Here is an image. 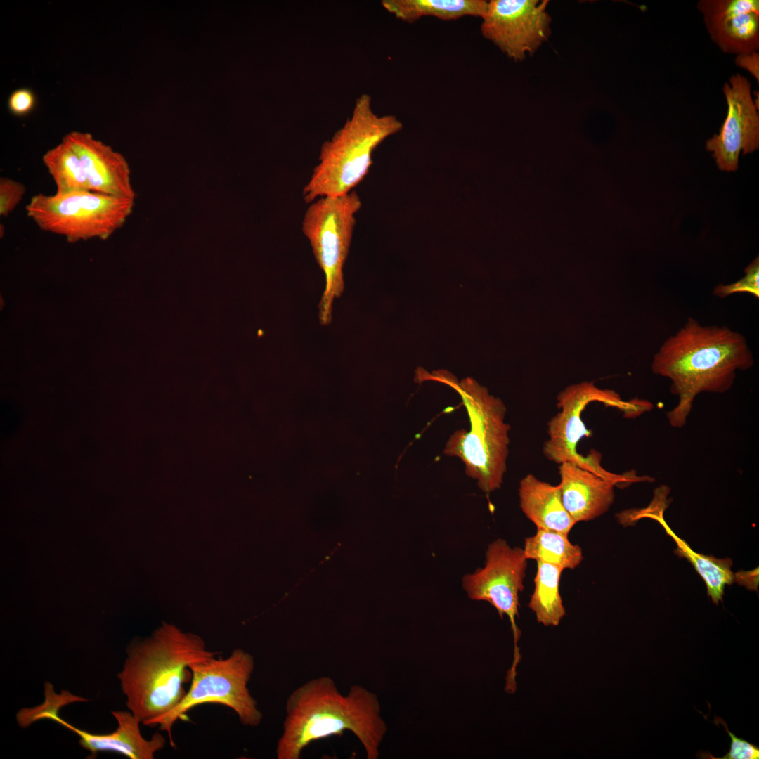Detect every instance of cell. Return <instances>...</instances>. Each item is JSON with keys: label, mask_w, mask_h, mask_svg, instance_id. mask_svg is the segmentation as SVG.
Returning <instances> with one entry per match:
<instances>
[{"label": "cell", "mask_w": 759, "mask_h": 759, "mask_svg": "<svg viewBox=\"0 0 759 759\" xmlns=\"http://www.w3.org/2000/svg\"><path fill=\"white\" fill-rule=\"evenodd\" d=\"M36 105V96L28 88H19L13 91L8 99L9 111L16 116L30 113Z\"/></svg>", "instance_id": "cell-27"}, {"label": "cell", "mask_w": 759, "mask_h": 759, "mask_svg": "<svg viewBox=\"0 0 759 759\" xmlns=\"http://www.w3.org/2000/svg\"><path fill=\"white\" fill-rule=\"evenodd\" d=\"M56 186V195L91 191L81 160L64 138L42 157Z\"/></svg>", "instance_id": "cell-22"}, {"label": "cell", "mask_w": 759, "mask_h": 759, "mask_svg": "<svg viewBox=\"0 0 759 759\" xmlns=\"http://www.w3.org/2000/svg\"><path fill=\"white\" fill-rule=\"evenodd\" d=\"M189 689L181 702L157 719L154 726L167 732L174 745L171 732L176 722L193 708L205 703H218L235 713L244 726L256 727L263 719L248 683L254 670V659L248 651L235 649L226 658H216L190 666Z\"/></svg>", "instance_id": "cell-6"}, {"label": "cell", "mask_w": 759, "mask_h": 759, "mask_svg": "<svg viewBox=\"0 0 759 759\" xmlns=\"http://www.w3.org/2000/svg\"><path fill=\"white\" fill-rule=\"evenodd\" d=\"M592 401L617 408L628 417H635L640 409L637 399L625 401L615 391L600 389L591 382L570 386L557 397L559 411L547 423L548 439L543 444V453L546 458L558 465L571 462L612 481L616 486L630 485L633 482L630 472L623 474L609 472L601 465L599 453L592 450L591 454L583 456L577 452L579 441L589 434L581 415L586 406Z\"/></svg>", "instance_id": "cell-8"}, {"label": "cell", "mask_w": 759, "mask_h": 759, "mask_svg": "<svg viewBox=\"0 0 759 759\" xmlns=\"http://www.w3.org/2000/svg\"><path fill=\"white\" fill-rule=\"evenodd\" d=\"M26 192L22 183L6 177L0 179V215L6 217L20 202Z\"/></svg>", "instance_id": "cell-26"}, {"label": "cell", "mask_w": 759, "mask_h": 759, "mask_svg": "<svg viewBox=\"0 0 759 759\" xmlns=\"http://www.w3.org/2000/svg\"><path fill=\"white\" fill-rule=\"evenodd\" d=\"M361 200L354 190L338 196L320 197L310 203L301 230L323 271L325 285L318 304L322 325L332 319V304L344 290L343 268L348 257Z\"/></svg>", "instance_id": "cell-7"}, {"label": "cell", "mask_w": 759, "mask_h": 759, "mask_svg": "<svg viewBox=\"0 0 759 759\" xmlns=\"http://www.w3.org/2000/svg\"><path fill=\"white\" fill-rule=\"evenodd\" d=\"M402 129L395 115L376 114L370 96L362 94L343 126L322 145L318 164L303 188L304 201L353 191L368 173L375 150Z\"/></svg>", "instance_id": "cell-5"}, {"label": "cell", "mask_w": 759, "mask_h": 759, "mask_svg": "<svg viewBox=\"0 0 759 759\" xmlns=\"http://www.w3.org/2000/svg\"><path fill=\"white\" fill-rule=\"evenodd\" d=\"M197 635L165 624L150 637L131 644L118 673L126 705L141 723L155 722L186 695L190 666L216 656Z\"/></svg>", "instance_id": "cell-3"}, {"label": "cell", "mask_w": 759, "mask_h": 759, "mask_svg": "<svg viewBox=\"0 0 759 759\" xmlns=\"http://www.w3.org/2000/svg\"><path fill=\"white\" fill-rule=\"evenodd\" d=\"M118 723L117 728L109 734H93L80 729L62 719L58 715L53 720L75 733L79 745L89 751V758H95L100 752H114L131 759H153L166 745V739L155 732L150 739H145L141 732L138 718L130 711L111 712Z\"/></svg>", "instance_id": "cell-15"}, {"label": "cell", "mask_w": 759, "mask_h": 759, "mask_svg": "<svg viewBox=\"0 0 759 759\" xmlns=\"http://www.w3.org/2000/svg\"><path fill=\"white\" fill-rule=\"evenodd\" d=\"M759 260L755 258L745 269V275L739 280L729 285H718L713 294L725 298L737 293H748L759 298Z\"/></svg>", "instance_id": "cell-24"}, {"label": "cell", "mask_w": 759, "mask_h": 759, "mask_svg": "<svg viewBox=\"0 0 759 759\" xmlns=\"http://www.w3.org/2000/svg\"><path fill=\"white\" fill-rule=\"evenodd\" d=\"M714 722L720 723L725 727L726 732L731 739L730 748L724 756L721 758L713 757L709 752L699 751L697 755L700 758L709 759H758L759 747L751 744L742 738H739L731 732L726 722L718 717H715Z\"/></svg>", "instance_id": "cell-25"}, {"label": "cell", "mask_w": 759, "mask_h": 759, "mask_svg": "<svg viewBox=\"0 0 759 759\" xmlns=\"http://www.w3.org/2000/svg\"><path fill=\"white\" fill-rule=\"evenodd\" d=\"M537 562L534 590L528 604L537 621L545 626H557L566 611L559 592V582L563 569L560 566Z\"/></svg>", "instance_id": "cell-20"}, {"label": "cell", "mask_w": 759, "mask_h": 759, "mask_svg": "<svg viewBox=\"0 0 759 759\" xmlns=\"http://www.w3.org/2000/svg\"><path fill=\"white\" fill-rule=\"evenodd\" d=\"M547 4V0L489 1L481 18V34L510 58L522 60L550 34Z\"/></svg>", "instance_id": "cell-11"}, {"label": "cell", "mask_w": 759, "mask_h": 759, "mask_svg": "<svg viewBox=\"0 0 759 759\" xmlns=\"http://www.w3.org/2000/svg\"><path fill=\"white\" fill-rule=\"evenodd\" d=\"M376 694L352 685L342 694L330 677L313 678L294 690L285 703L283 732L275 748L278 759H299L311 743L344 732L353 733L367 759H377L387 732Z\"/></svg>", "instance_id": "cell-2"}, {"label": "cell", "mask_w": 759, "mask_h": 759, "mask_svg": "<svg viewBox=\"0 0 759 759\" xmlns=\"http://www.w3.org/2000/svg\"><path fill=\"white\" fill-rule=\"evenodd\" d=\"M525 557L574 569L583 560V551L571 543L568 535L548 530L538 529L533 536L525 538L523 548Z\"/></svg>", "instance_id": "cell-21"}, {"label": "cell", "mask_w": 759, "mask_h": 759, "mask_svg": "<svg viewBox=\"0 0 759 759\" xmlns=\"http://www.w3.org/2000/svg\"><path fill=\"white\" fill-rule=\"evenodd\" d=\"M559 474L563 505L576 524L599 517L613 504L612 481L571 462L559 465Z\"/></svg>", "instance_id": "cell-16"}, {"label": "cell", "mask_w": 759, "mask_h": 759, "mask_svg": "<svg viewBox=\"0 0 759 759\" xmlns=\"http://www.w3.org/2000/svg\"><path fill=\"white\" fill-rule=\"evenodd\" d=\"M44 702L32 708H22L16 715L18 725L22 728H27L34 722L51 718L58 715L60 709L65 705L74 702L87 701L86 699L74 695L67 690L57 694L51 682L44 685Z\"/></svg>", "instance_id": "cell-23"}, {"label": "cell", "mask_w": 759, "mask_h": 759, "mask_svg": "<svg viewBox=\"0 0 759 759\" xmlns=\"http://www.w3.org/2000/svg\"><path fill=\"white\" fill-rule=\"evenodd\" d=\"M134 200L93 191L64 195L37 194L25 207L27 215L41 229L70 241L106 239L131 214Z\"/></svg>", "instance_id": "cell-9"}, {"label": "cell", "mask_w": 759, "mask_h": 759, "mask_svg": "<svg viewBox=\"0 0 759 759\" xmlns=\"http://www.w3.org/2000/svg\"><path fill=\"white\" fill-rule=\"evenodd\" d=\"M381 4L396 18L409 23L425 16L444 21L465 16L482 18L488 6L484 0H383Z\"/></svg>", "instance_id": "cell-19"}, {"label": "cell", "mask_w": 759, "mask_h": 759, "mask_svg": "<svg viewBox=\"0 0 759 759\" xmlns=\"http://www.w3.org/2000/svg\"><path fill=\"white\" fill-rule=\"evenodd\" d=\"M63 138L79 157L91 191L134 199L130 169L119 153L87 132L72 131Z\"/></svg>", "instance_id": "cell-14"}, {"label": "cell", "mask_w": 759, "mask_h": 759, "mask_svg": "<svg viewBox=\"0 0 759 759\" xmlns=\"http://www.w3.org/2000/svg\"><path fill=\"white\" fill-rule=\"evenodd\" d=\"M419 381L444 383L460 396L468 413L470 429H460L447 441L443 453L458 457L465 465L466 475L474 479L486 493L499 489L507 472L510 426L505 422L507 408L501 399L471 377L458 382L446 371L432 375L417 371Z\"/></svg>", "instance_id": "cell-4"}, {"label": "cell", "mask_w": 759, "mask_h": 759, "mask_svg": "<svg viewBox=\"0 0 759 759\" xmlns=\"http://www.w3.org/2000/svg\"><path fill=\"white\" fill-rule=\"evenodd\" d=\"M754 363L743 335L727 326L703 325L689 318L663 342L651 364L655 375L670 381V392L678 398L666 413L669 424L683 427L699 394L729 391L737 371L747 370Z\"/></svg>", "instance_id": "cell-1"}, {"label": "cell", "mask_w": 759, "mask_h": 759, "mask_svg": "<svg viewBox=\"0 0 759 759\" xmlns=\"http://www.w3.org/2000/svg\"><path fill=\"white\" fill-rule=\"evenodd\" d=\"M751 85L741 74L732 75L722 91L727 105L725 119L719 133L706 142L718 168L734 171L741 153H751L759 148V115L751 96Z\"/></svg>", "instance_id": "cell-12"}, {"label": "cell", "mask_w": 759, "mask_h": 759, "mask_svg": "<svg viewBox=\"0 0 759 759\" xmlns=\"http://www.w3.org/2000/svg\"><path fill=\"white\" fill-rule=\"evenodd\" d=\"M520 507L538 529L568 535L576 523L566 510L559 485H552L532 474L519 482Z\"/></svg>", "instance_id": "cell-18"}, {"label": "cell", "mask_w": 759, "mask_h": 759, "mask_svg": "<svg viewBox=\"0 0 759 759\" xmlns=\"http://www.w3.org/2000/svg\"><path fill=\"white\" fill-rule=\"evenodd\" d=\"M526 567L523 548L511 547L500 538L488 545L484 566L462 578V587L469 599L488 602L501 618L506 615L510 619L514 642L513 664L507 677L510 682L515 681L516 667L520 659L517 642L521 632L516 618L519 617V597L524 589Z\"/></svg>", "instance_id": "cell-10"}, {"label": "cell", "mask_w": 759, "mask_h": 759, "mask_svg": "<svg viewBox=\"0 0 759 759\" xmlns=\"http://www.w3.org/2000/svg\"><path fill=\"white\" fill-rule=\"evenodd\" d=\"M735 64L747 70L759 82V54L757 51L737 55Z\"/></svg>", "instance_id": "cell-28"}, {"label": "cell", "mask_w": 759, "mask_h": 759, "mask_svg": "<svg viewBox=\"0 0 759 759\" xmlns=\"http://www.w3.org/2000/svg\"><path fill=\"white\" fill-rule=\"evenodd\" d=\"M698 9L712 41L724 52L741 54L759 48V1L701 0Z\"/></svg>", "instance_id": "cell-13"}, {"label": "cell", "mask_w": 759, "mask_h": 759, "mask_svg": "<svg viewBox=\"0 0 759 759\" xmlns=\"http://www.w3.org/2000/svg\"><path fill=\"white\" fill-rule=\"evenodd\" d=\"M666 498L663 494H655L653 501L647 507L631 510L630 519L632 521L642 518L657 521L677 544L675 554L680 557L686 558L692 564L704 580L708 595L715 605H718L719 602H722L725 585H731L734 581V574L731 570L732 562L729 558L718 559L696 552L679 538L663 519V512L667 507Z\"/></svg>", "instance_id": "cell-17"}]
</instances>
